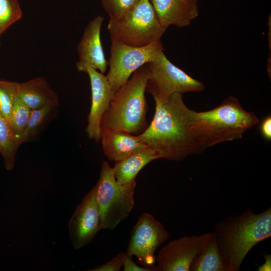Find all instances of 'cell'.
Masks as SVG:
<instances>
[{
	"label": "cell",
	"mask_w": 271,
	"mask_h": 271,
	"mask_svg": "<svg viewBox=\"0 0 271 271\" xmlns=\"http://www.w3.org/2000/svg\"><path fill=\"white\" fill-rule=\"evenodd\" d=\"M182 93H176L163 104H156L154 117L139 136L160 159L181 161L204 150L193 136L191 126L196 111L184 103Z\"/></svg>",
	"instance_id": "6da1fadb"
},
{
	"label": "cell",
	"mask_w": 271,
	"mask_h": 271,
	"mask_svg": "<svg viewBox=\"0 0 271 271\" xmlns=\"http://www.w3.org/2000/svg\"><path fill=\"white\" fill-rule=\"evenodd\" d=\"M231 271H238L252 248L271 235V208L260 213L247 208L217 222L213 231Z\"/></svg>",
	"instance_id": "7a4b0ae2"
},
{
	"label": "cell",
	"mask_w": 271,
	"mask_h": 271,
	"mask_svg": "<svg viewBox=\"0 0 271 271\" xmlns=\"http://www.w3.org/2000/svg\"><path fill=\"white\" fill-rule=\"evenodd\" d=\"M259 122L254 113L245 110L237 98L230 96L211 110L196 111L191 132L205 150L220 143L242 139L245 131Z\"/></svg>",
	"instance_id": "3957f363"
},
{
	"label": "cell",
	"mask_w": 271,
	"mask_h": 271,
	"mask_svg": "<svg viewBox=\"0 0 271 271\" xmlns=\"http://www.w3.org/2000/svg\"><path fill=\"white\" fill-rule=\"evenodd\" d=\"M149 77L148 67H141L115 92L102 118L101 128L122 130L136 135L145 130L148 126L145 92Z\"/></svg>",
	"instance_id": "277c9868"
},
{
	"label": "cell",
	"mask_w": 271,
	"mask_h": 271,
	"mask_svg": "<svg viewBox=\"0 0 271 271\" xmlns=\"http://www.w3.org/2000/svg\"><path fill=\"white\" fill-rule=\"evenodd\" d=\"M136 180L121 184L116 180L109 163L102 164L95 185V198L100 211L102 229L113 230L129 215L134 205Z\"/></svg>",
	"instance_id": "5b68a950"
},
{
	"label": "cell",
	"mask_w": 271,
	"mask_h": 271,
	"mask_svg": "<svg viewBox=\"0 0 271 271\" xmlns=\"http://www.w3.org/2000/svg\"><path fill=\"white\" fill-rule=\"evenodd\" d=\"M107 28L110 37L136 47L160 41L167 30L159 21L150 0H140L122 17L110 19Z\"/></svg>",
	"instance_id": "8992f818"
},
{
	"label": "cell",
	"mask_w": 271,
	"mask_h": 271,
	"mask_svg": "<svg viewBox=\"0 0 271 271\" xmlns=\"http://www.w3.org/2000/svg\"><path fill=\"white\" fill-rule=\"evenodd\" d=\"M148 67L149 77L146 91L152 94L155 103L163 104L174 93L203 91L205 85L173 64L161 52Z\"/></svg>",
	"instance_id": "52a82bcc"
},
{
	"label": "cell",
	"mask_w": 271,
	"mask_h": 271,
	"mask_svg": "<svg viewBox=\"0 0 271 271\" xmlns=\"http://www.w3.org/2000/svg\"><path fill=\"white\" fill-rule=\"evenodd\" d=\"M111 42L109 69L106 76L115 92L136 70L164 50L161 41L142 47L128 45L112 37Z\"/></svg>",
	"instance_id": "ba28073f"
},
{
	"label": "cell",
	"mask_w": 271,
	"mask_h": 271,
	"mask_svg": "<svg viewBox=\"0 0 271 271\" xmlns=\"http://www.w3.org/2000/svg\"><path fill=\"white\" fill-rule=\"evenodd\" d=\"M169 237V232L154 216L143 213L132 229L125 253L136 256L142 266L156 271L154 254Z\"/></svg>",
	"instance_id": "9c48e42d"
},
{
	"label": "cell",
	"mask_w": 271,
	"mask_h": 271,
	"mask_svg": "<svg viewBox=\"0 0 271 271\" xmlns=\"http://www.w3.org/2000/svg\"><path fill=\"white\" fill-rule=\"evenodd\" d=\"M211 232L184 236L163 246L156 258V271H190L192 263Z\"/></svg>",
	"instance_id": "30bf717a"
},
{
	"label": "cell",
	"mask_w": 271,
	"mask_h": 271,
	"mask_svg": "<svg viewBox=\"0 0 271 271\" xmlns=\"http://www.w3.org/2000/svg\"><path fill=\"white\" fill-rule=\"evenodd\" d=\"M102 229L100 211L95 198V187L78 204L68 224L73 247L80 249L89 244Z\"/></svg>",
	"instance_id": "8fae6325"
},
{
	"label": "cell",
	"mask_w": 271,
	"mask_h": 271,
	"mask_svg": "<svg viewBox=\"0 0 271 271\" xmlns=\"http://www.w3.org/2000/svg\"><path fill=\"white\" fill-rule=\"evenodd\" d=\"M76 66L78 71L86 72L89 77L91 105L86 132L90 139L98 142L101 138V119L109 106L115 91L103 73L78 62Z\"/></svg>",
	"instance_id": "7c38bea8"
},
{
	"label": "cell",
	"mask_w": 271,
	"mask_h": 271,
	"mask_svg": "<svg viewBox=\"0 0 271 271\" xmlns=\"http://www.w3.org/2000/svg\"><path fill=\"white\" fill-rule=\"evenodd\" d=\"M103 20L104 18L99 15L88 23L77 46V52L78 62L104 74L107 63L100 39V30Z\"/></svg>",
	"instance_id": "4fadbf2b"
},
{
	"label": "cell",
	"mask_w": 271,
	"mask_h": 271,
	"mask_svg": "<svg viewBox=\"0 0 271 271\" xmlns=\"http://www.w3.org/2000/svg\"><path fill=\"white\" fill-rule=\"evenodd\" d=\"M162 26H189L198 15L197 4L189 0H150Z\"/></svg>",
	"instance_id": "5bb4252c"
},
{
	"label": "cell",
	"mask_w": 271,
	"mask_h": 271,
	"mask_svg": "<svg viewBox=\"0 0 271 271\" xmlns=\"http://www.w3.org/2000/svg\"><path fill=\"white\" fill-rule=\"evenodd\" d=\"M103 151L109 160L118 161L146 147L139 135L122 130L101 128Z\"/></svg>",
	"instance_id": "9a60e30c"
},
{
	"label": "cell",
	"mask_w": 271,
	"mask_h": 271,
	"mask_svg": "<svg viewBox=\"0 0 271 271\" xmlns=\"http://www.w3.org/2000/svg\"><path fill=\"white\" fill-rule=\"evenodd\" d=\"M18 97L31 110L49 104H59L58 95L42 77L20 83Z\"/></svg>",
	"instance_id": "2e32d148"
},
{
	"label": "cell",
	"mask_w": 271,
	"mask_h": 271,
	"mask_svg": "<svg viewBox=\"0 0 271 271\" xmlns=\"http://www.w3.org/2000/svg\"><path fill=\"white\" fill-rule=\"evenodd\" d=\"M160 159L152 149L146 147L126 158L116 161L112 168L115 178L121 184H127L136 180L140 171L152 161Z\"/></svg>",
	"instance_id": "e0dca14e"
},
{
	"label": "cell",
	"mask_w": 271,
	"mask_h": 271,
	"mask_svg": "<svg viewBox=\"0 0 271 271\" xmlns=\"http://www.w3.org/2000/svg\"><path fill=\"white\" fill-rule=\"evenodd\" d=\"M190 271H231L214 232L195 257Z\"/></svg>",
	"instance_id": "ac0fdd59"
},
{
	"label": "cell",
	"mask_w": 271,
	"mask_h": 271,
	"mask_svg": "<svg viewBox=\"0 0 271 271\" xmlns=\"http://www.w3.org/2000/svg\"><path fill=\"white\" fill-rule=\"evenodd\" d=\"M21 144L13 134L9 123L0 114V154L7 170L14 169L17 150Z\"/></svg>",
	"instance_id": "d6986e66"
},
{
	"label": "cell",
	"mask_w": 271,
	"mask_h": 271,
	"mask_svg": "<svg viewBox=\"0 0 271 271\" xmlns=\"http://www.w3.org/2000/svg\"><path fill=\"white\" fill-rule=\"evenodd\" d=\"M32 110L18 97L11 113L9 125L14 136L23 143Z\"/></svg>",
	"instance_id": "ffe728a7"
},
{
	"label": "cell",
	"mask_w": 271,
	"mask_h": 271,
	"mask_svg": "<svg viewBox=\"0 0 271 271\" xmlns=\"http://www.w3.org/2000/svg\"><path fill=\"white\" fill-rule=\"evenodd\" d=\"M58 105L49 104L32 110L28 126L23 137V143L34 138L38 133L42 127L50 118Z\"/></svg>",
	"instance_id": "44dd1931"
},
{
	"label": "cell",
	"mask_w": 271,
	"mask_h": 271,
	"mask_svg": "<svg viewBox=\"0 0 271 271\" xmlns=\"http://www.w3.org/2000/svg\"><path fill=\"white\" fill-rule=\"evenodd\" d=\"M19 84L17 82L0 80V114L9 124L18 97Z\"/></svg>",
	"instance_id": "7402d4cb"
},
{
	"label": "cell",
	"mask_w": 271,
	"mask_h": 271,
	"mask_svg": "<svg viewBox=\"0 0 271 271\" xmlns=\"http://www.w3.org/2000/svg\"><path fill=\"white\" fill-rule=\"evenodd\" d=\"M22 16V11L17 0H0V37Z\"/></svg>",
	"instance_id": "603a6c76"
},
{
	"label": "cell",
	"mask_w": 271,
	"mask_h": 271,
	"mask_svg": "<svg viewBox=\"0 0 271 271\" xmlns=\"http://www.w3.org/2000/svg\"><path fill=\"white\" fill-rule=\"evenodd\" d=\"M110 19H119L132 9L140 0H101Z\"/></svg>",
	"instance_id": "cb8c5ba5"
},
{
	"label": "cell",
	"mask_w": 271,
	"mask_h": 271,
	"mask_svg": "<svg viewBox=\"0 0 271 271\" xmlns=\"http://www.w3.org/2000/svg\"><path fill=\"white\" fill-rule=\"evenodd\" d=\"M124 253L120 252L110 261L89 269V271H118L123 265Z\"/></svg>",
	"instance_id": "d4e9b609"
},
{
	"label": "cell",
	"mask_w": 271,
	"mask_h": 271,
	"mask_svg": "<svg viewBox=\"0 0 271 271\" xmlns=\"http://www.w3.org/2000/svg\"><path fill=\"white\" fill-rule=\"evenodd\" d=\"M124 271H151L144 266L137 265L130 256L124 253L123 265Z\"/></svg>",
	"instance_id": "484cf974"
},
{
	"label": "cell",
	"mask_w": 271,
	"mask_h": 271,
	"mask_svg": "<svg viewBox=\"0 0 271 271\" xmlns=\"http://www.w3.org/2000/svg\"><path fill=\"white\" fill-rule=\"evenodd\" d=\"M260 130L262 136L266 140H271V116H267L261 121Z\"/></svg>",
	"instance_id": "4316f807"
},
{
	"label": "cell",
	"mask_w": 271,
	"mask_h": 271,
	"mask_svg": "<svg viewBox=\"0 0 271 271\" xmlns=\"http://www.w3.org/2000/svg\"><path fill=\"white\" fill-rule=\"evenodd\" d=\"M264 261L260 266H258L257 271L271 270V255L265 253L264 255Z\"/></svg>",
	"instance_id": "83f0119b"
},
{
	"label": "cell",
	"mask_w": 271,
	"mask_h": 271,
	"mask_svg": "<svg viewBox=\"0 0 271 271\" xmlns=\"http://www.w3.org/2000/svg\"><path fill=\"white\" fill-rule=\"evenodd\" d=\"M189 1H190L191 2H193V3H195V4H197V0H189Z\"/></svg>",
	"instance_id": "f1b7e54d"
}]
</instances>
